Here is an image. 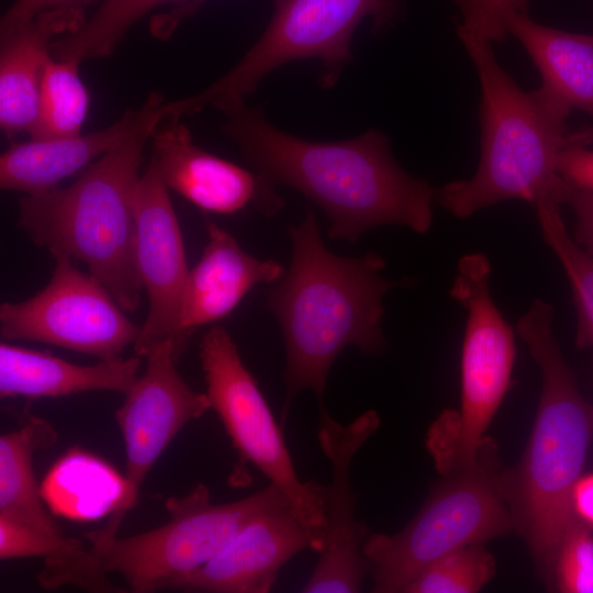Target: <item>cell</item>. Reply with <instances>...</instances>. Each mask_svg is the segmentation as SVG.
<instances>
[{"mask_svg": "<svg viewBox=\"0 0 593 593\" xmlns=\"http://www.w3.org/2000/svg\"><path fill=\"white\" fill-rule=\"evenodd\" d=\"M224 135L254 171L300 191L327 215L328 236L353 244L367 231L399 225L424 234L436 189L394 159L390 138L371 128L339 142H311L270 124L239 100L220 109Z\"/></svg>", "mask_w": 593, "mask_h": 593, "instance_id": "6da1fadb", "label": "cell"}, {"mask_svg": "<svg viewBox=\"0 0 593 593\" xmlns=\"http://www.w3.org/2000/svg\"><path fill=\"white\" fill-rule=\"evenodd\" d=\"M289 235L290 268L266 292L286 345L281 424L302 390L321 401L329 370L347 346L371 356L385 349L383 298L400 283L381 276L385 261L378 253L351 258L329 251L310 208Z\"/></svg>", "mask_w": 593, "mask_h": 593, "instance_id": "7a4b0ae2", "label": "cell"}, {"mask_svg": "<svg viewBox=\"0 0 593 593\" xmlns=\"http://www.w3.org/2000/svg\"><path fill=\"white\" fill-rule=\"evenodd\" d=\"M165 102L152 91L130 135L74 183L19 200L18 226L27 238L51 255L85 264L126 313L138 309L143 291L134 256L138 170Z\"/></svg>", "mask_w": 593, "mask_h": 593, "instance_id": "3957f363", "label": "cell"}, {"mask_svg": "<svg viewBox=\"0 0 593 593\" xmlns=\"http://www.w3.org/2000/svg\"><path fill=\"white\" fill-rule=\"evenodd\" d=\"M541 374L534 428L518 469L503 475L515 526L537 564L555 569L561 542L578 519L572 491L593 438V405L580 393L553 332V309L536 299L516 324Z\"/></svg>", "mask_w": 593, "mask_h": 593, "instance_id": "277c9868", "label": "cell"}, {"mask_svg": "<svg viewBox=\"0 0 593 593\" xmlns=\"http://www.w3.org/2000/svg\"><path fill=\"white\" fill-rule=\"evenodd\" d=\"M459 40L480 80L481 153L473 177L436 189V202L459 219L508 200L527 201L535 212L561 208L573 189L557 168L569 114L523 91L497 63L492 43Z\"/></svg>", "mask_w": 593, "mask_h": 593, "instance_id": "5b68a950", "label": "cell"}, {"mask_svg": "<svg viewBox=\"0 0 593 593\" xmlns=\"http://www.w3.org/2000/svg\"><path fill=\"white\" fill-rule=\"evenodd\" d=\"M402 7L400 0H273L268 26L240 60L202 91L166 102L164 113L183 118L245 100L273 69L300 59H318L320 82L332 88L353 59L350 43L359 24L370 18L371 31L383 33Z\"/></svg>", "mask_w": 593, "mask_h": 593, "instance_id": "8992f818", "label": "cell"}, {"mask_svg": "<svg viewBox=\"0 0 593 593\" xmlns=\"http://www.w3.org/2000/svg\"><path fill=\"white\" fill-rule=\"evenodd\" d=\"M447 475L403 529L368 536L363 553L374 592H404L439 558L504 535L515 526L503 475L497 473L495 447L489 439L470 467Z\"/></svg>", "mask_w": 593, "mask_h": 593, "instance_id": "52a82bcc", "label": "cell"}, {"mask_svg": "<svg viewBox=\"0 0 593 593\" xmlns=\"http://www.w3.org/2000/svg\"><path fill=\"white\" fill-rule=\"evenodd\" d=\"M491 262L482 253L463 255L449 295L467 311L461 351V406L432 426L426 444L437 469L448 474L470 467L511 385L515 361L512 327L490 291Z\"/></svg>", "mask_w": 593, "mask_h": 593, "instance_id": "ba28073f", "label": "cell"}, {"mask_svg": "<svg viewBox=\"0 0 593 593\" xmlns=\"http://www.w3.org/2000/svg\"><path fill=\"white\" fill-rule=\"evenodd\" d=\"M289 502L273 483L244 499L213 504L208 486L195 483L189 493L169 497V519L161 526L101 542H90V568L94 578L112 585L108 573L120 574L131 592L163 590L174 579L210 561L249 521Z\"/></svg>", "mask_w": 593, "mask_h": 593, "instance_id": "9c48e42d", "label": "cell"}, {"mask_svg": "<svg viewBox=\"0 0 593 593\" xmlns=\"http://www.w3.org/2000/svg\"><path fill=\"white\" fill-rule=\"evenodd\" d=\"M199 356L211 410L240 462L253 463L282 491L307 534L310 548L320 553L327 529L326 486L299 478L281 429L223 326L215 325L202 336Z\"/></svg>", "mask_w": 593, "mask_h": 593, "instance_id": "30bf717a", "label": "cell"}, {"mask_svg": "<svg viewBox=\"0 0 593 593\" xmlns=\"http://www.w3.org/2000/svg\"><path fill=\"white\" fill-rule=\"evenodd\" d=\"M48 283L21 302L0 305V337L32 340L87 354L100 360L121 357L138 338L135 325L109 290L80 271L69 256L54 254Z\"/></svg>", "mask_w": 593, "mask_h": 593, "instance_id": "8fae6325", "label": "cell"}, {"mask_svg": "<svg viewBox=\"0 0 593 593\" xmlns=\"http://www.w3.org/2000/svg\"><path fill=\"white\" fill-rule=\"evenodd\" d=\"M184 350L171 337L154 346L144 357L145 371L115 411L125 445V491L105 525L87 534L90 542L116 537L156 460L184 425L211 410L206 393L195 392L178 372Z\"/></svg>", "mask_w": 593, "mask_h": 593, "instance_id": "7c38bea8", "label": "cell"}, {"mask_svg": "<svg viewBox=\"0 0 593 593\" xmlns=\"http://www.w3.org/2000/svg\"><path fill=\"white\" fill-rule=\"evenodd\" d=\"M379 426L380 417L374 410L342 424L326 409H321L317 438L332 468V480L326 486L327 529L317 564L302 592H359L370 572L363 553L369 530L355 517L357 495L350 481V467L357 451Z\"/></svg>", "mask_w": 593, "mask_h": 593, "instance_id": "4fadbf2b", "label": "cell"}, {"mask_svg": "<svg viewBox=\"0 0 593 593\" xmlns=\"http://www.w3.org/2000/svg\"><path fill=\"white\" fill-rule=\"evenodd\" d=\"M134 256L149 303L133 345L134 354L143 358L154 346L175 336L189 272L169 189L153 158L136 189Z\"/></svg>", "mask_w": 593, "mask_h": 593, "instance_id": "5bb4252c", "label": "cell"}, {"mask_svg": "<svg viewBox=\"0 0 593 593\" xmlns=\"http://www.w3.org/2000/svg\"><path fill=\"white\" fill-rule=\"evenodd\" d=\"M181 119L164 116L150 135L152 158L169 190L203 211L220 214L254 206L271 216L282 209L283 201L273 183L200 148Z\"/></svg>", "mask_w": 593, "mask_h": 593, "instance_id": "9a60e30c", "label": "cell"}, {"mask_svg": "<svg viewBox=\"0 0 593 593\" xmlns=\"http://www.w3.org/2000/svg\"><path fill=\"white\" fill-rule=\"evenodd\" d=\"M305 548L307 534L287 501L254 517L210 561L163 589L267 593L281 568Z\"/></svg>", "mask_w": 593, "mask_h": 593, "instance_id": "2e32d148", "label": "cell"}, {"mask_svg": "<svg viewBox=\"0 0 593 593\" xmlns=\"http://www.w3.org/2000/svg\"><path fill=\"white\" fill-rule=\"evenodd\" d=\"M205 227L208 242L189 269L172 337L184 349L198 327L224 318L255 286L284 275L279 262L249 255L216 223L206 221Z\"/></svg>", "mask_w": 593, "mask_h": 593, "instance_id": "e0dca14e", "label": "cell"}, {"mask_svg": "<svg viewBox=\"0 0 593 593\" xmlns=\"http://www.w3.org/2000/svg\"><path fill=\"white\" fill-rule=\"evenodd\" d=\"M86 20L82 10L54 9L0 35V126L8 137L32 133L53 40L77 31Z\"/></svg>", "mask_w": 593, "mask_h": 593, "instance_id": "ac0fdd59", "label": "cell"}, {"mask_svg": "<svg viewBox=\"0 0 593 593\" xmlns=\"http://www.w3.org/2000/svg\"><path fill=\"white\" fill-rule=\"evenodd\" d=\"M139 119L141 107L88 134L12 142L0 157V187L25 195L46 193L124 141Z\"/></svg>", "mask_w": 593, "mask_h": 593, "instance_id": "d6986e66", "label": "cell"}, {"mask_svg": "<svg viewBox=\"0 0 593 593\" xmlns=\"http://www.w3.org/2000/svg\"><path fill=\"white\" fill-rule=\"evenodd\" d=\"M141 359L134 355L81 366L48 351L2 340L0 398H56L87 391H113L125 395L138 378Z\"/></svg>", "mask_w": 593, "mask_h": 593, "instance_id": "ffe728a7", "label": "cell"}, {"mask_svg": "<svg viewBox=\"0 0 593 593\" xmlns=\"http://www.w3.org/2000/svg\"><path fill=\"white\" fill-rule=\"evenodd\" d=\"M508 33L523 45L542 83L535 92L567 113L579 109L593 115V34H579L535 22L527 13L508 21Z\"/></svg>", "mask_w": 593, "mask_h": 593, "instance_id": "44dd1931", "label": "cell"}, {"mask_svg": "<svg viewBox=\"0 0 593 593\" xmlns=\"http://www.w3.org/2000/svg\"><path fill=\"white\" fill-rule=\"evenodd\" d=\"M57 441L42 417L29 415L0 437V516L52 536H65L46 510L33 469L34 452Z\"/></svg>", "mask_w": 593, "mask_h": 593, "instance_id": "7402d4cb", "label": "cell"}, {"mask_svg": "<svg viewBox=\"0 0 593 593\" xmlns=\"http://www.w3.org/2000/svg\"><path fill=\"white\" fill-rule=\"evenodd\" d=\"M124 491V477L102 459L79 449L64 455L41 484L43 500L51 511L76 521L111 514Z\"/></svg>", "mask_w": 593, "mask_h": 593, "instance_id": "603a6c76", "label": "cell"}, {"mask_svg": "<svg viewBox=\"0 0 593 593\" xmlns=\"http://www.w3.org/2000/svg\"><path fill=\"white\" fill-rule=\"evenodd\" d=\"M188 0H103L96 12L75 32L56 38L52 56L60 60L105 58L127 31L150 11L180 5ZM171 7V8H172Z\"/></svg>", "mask_w": 593, "mask_h": 593, "instance_id": "cb8c5ba5", "label": "cell"}, {"mask_svg": "<svg viewBox=\"0 0 593 593\" xmlns=\"http://www.w3.org/2000/svg\"><path fill=\"white\" fill-rule=\"evenodd\" d=\"M80 63L53 56L42 78L37 119L31 138L81 134L89 109V93L79 76Z\"/></svg>", "mask_w": 593, "mask_h": 593, "instance_id": "d4e9b609", "label": "cell"}, {"mask_svg": "<svg viewBox=\"0 0 593 593\" xmlns=\"http://www.w3.org/2000/svg\"><path fill=\"white\" fill-rule=\"evenodd\" d=\"M546 244L557 256L569 280L577 311L575 346L593 347V255L569 235L561 209L536 211Z\"/></svg>", "mask_w": 593, "mask_h": 593, "instance_id": "484cf974", "label": "cell"}, {"mask_svg": "<svg viewBox=\"0 0 593 593\" xmlns=\"http://www.w3.org/2000/svg\"><path fill=\"white\" fill-rule=\"evenodd\" d=\"M495 572L493 556L481 544L455 550L426 567L405 593H475Z\"/></svg>", "mask_w": 593, "mask_h": 593, "instance_id": "4316f807", "label": "cell"}, {"mask_svg": "<svg viewBox=\"0 0 593 593\" xmlns=\"http://www.w3.org/2000/svg\"><path fill=\"white\" fill-rule=\"evenodd\" d=\"M87 547L67 536H52L0 516V558L2 560L43 557L44 567L68 561Z\"/></svg>", "mask_w": 593, "mask_h": 593, "instance_id": "83f0119b", "label": "cell"}, {"mask_svg": "<svg viewBox=\"0 0 593 593\" xmlns=\"http://www.w3.org/2000/svg\"><path fill=\"white\" fill-rule=\"evenodd\" d=\"M459 10L458 36L490 43L503 42L508 21L516 13H527L529 0H451Z\"/></svg>", "mask_w": 593, "mask_h": 593, "instance_id": "f1b7e54d", "label": "cell"}, {"mask_svg": "<svg viewBox=\"0 0 593 593\" xmlns=\"http://www.w3.org/2000/svg\"><path fill=\"white\" fill-rule=\"evenodd\" d=\"M555 575L564 593H593V536L577 519L559 548Z\"/></svg>", "mask_w": 593, "mask_h": 593, "instance_id": "f546056e", "label": "cell"}, {"mask_svg": "<svg viewBox=\"0 0 593 593\" xmlns=\"http://www.w3.org/2000/svg\"><path fill=\"white\" fill-rule=\"evenodd\" d=\"M94 0H15L2 14L0 35L30 22L42 12L67 8L86 11Z\"/></svg>", "mask_w": 593, "mask_h": 593, "instance_id": "4dcf8cb0", "label": "cell"}, {"mask_svg": "<svg viewBox=\"0 0 593 593\" xmlns=\"http://www.w3.org/2000/svg\"><path fill=\"white\" fill-rule=\"evenodd\" d=\"M557 168L571 188L593 191V150L584 146H564L559 153Z\"/></svg>", "mask_w": 593, "mask_h": 593, "instance_id": "1f68e13d", "label": "cell"}, {"mask_svg": "<svg viewBox=\"0 0 593 593\" xmlns=\"http://www.w3.org/2000/svg\"><path fill=\"white\" fill-rule=\"evenodd\" d=\"M575 213L574 240L593 255V191L572 189L568 201Z\"/></svg>", "mask_w": 593, "mask_h": 593, "instance_id": "d6a6232c", "label": "cell"}, {"mask_svg": "<svg viewBox=\"0 0 593 593\" xmlns=\"http://www.w3.org/2000/svg\"><path fill=\"white\" fill-rule=\"evenodd\" d=\"M208 1L210 0H188L167 12L152 16L149 23L152 35L160 41L168 40L183 21L193 16Z\"/></svg>", "mask_w": 593, "mask_h": 593, "instance_id": "836d02e7", "label": "cell"}, {"mask_svg": "<svg viewBox=\"0 0 593 593\" xmlns=\"http://www.w3.org/2000/svg\"><path fill=\"white\" fill-rule=\"evenodd\" d=\"M572 506L577 517L593 526V473L581 475L575 483Z\"/></svg>", "mask_w": 593, "mask_h": 593, "instance_id": "e575fe53", "label": "cell"}, {"mask_svg": "<svg viewBox=\"0 0 593 593\" xmlns=\"http://www.w3.org/2000/svg\"><path fill=\"white\" fill-rule=\"evenodd\" d=\"M593 143V125L580 127L566 135L564 146H588Z\"/></svg>", "mask_w": 593, "mask_h": 593, "instance_id": "d590c367", "label": "cell"}]
</instances>
